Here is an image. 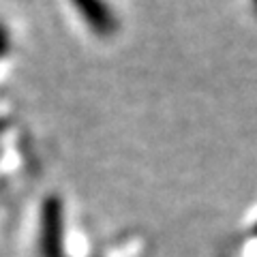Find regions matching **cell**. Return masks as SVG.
Masks as SVG:
<instances>
[{"mask_svg": "<svg viewBox=\"0 0 257 257\" xmlns=\"http://www.w3.org/2000/svg\"><path fill=\"white\" fill-rule=\"evenodd\" d=\"M73 7L79 18L88 24V28L94 30L99 37H107L116 30L114 11L105 0H73Z\"/></svg>", "mask_w": 257, "mask_h": 257, "instance_id": "obj_1", "label": "cell"}, {"mask_svg": "<svg viewBox=\"0 0 257 257\" xmlns=\"http://www.w3.org/2000/svg\"><path fill=\"white\" fill-rule=\"evenodd\" d=\"M253 5H255V9H257V0H253Z\"/></svg>", "mask_w": 257, "mask_h": 257, "instance_id": "obj_2", "label": "cell"}]
</instances>
